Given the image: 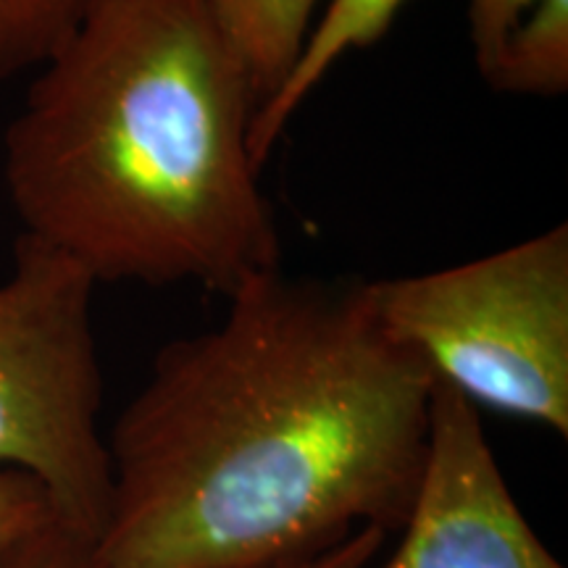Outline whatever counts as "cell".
Returning <instances> with one entry per match:
<instances>
[{
    "mask_svg": "<svg viewBox=\"0 0 568 568\" xmlns=\"http://www.w3.org/2000/svg\"><path fill=\"white\" fill-rule=\"evenodd\" d=\"M84 9L88 0H0V84L45 67Z\"/></svg>",
    "mask_w": 568,
    "mask_h": 568,
    "instance_id": "9c48e42d",
    "label": "cell"
},
{
    "mask_svg": "<svg viewBox=\"0 0 568 568\" xmlns=\"http://www.w3.org/2000/svg\"><path fill=\"white\" fill-rule=\"evenodd\" d=\"M403 3L406 0H329L287 80L255 111L251 124L255 166H264L287 124L308 101L311 92L324 82V77L335 69V63L351 51L374 45L389 30Z\"/></svg>",
    "mask_w": 568,
    "mask_h": 568,
    "instance_id": "52a82bcc",
    "label": "cell"
},
{
    "mask_svg": "<svg viewBox=\"0 0 568 568\" xmlns=\"http://www.w3.org/2000/svg\"><path fill=\"white\" fill-rule=\"evenodd\" d=\"M245 61L205 0H88L3 138L24 234L98 284L232 297L282 268Z\"/></svg>",
    "mask_w": 568,
    "mask_h": 568,
    "instance_id": "7a4b0ae2",
    "label": "cell"
},
{
    "mask_svg": "<svg viewBox=\"0 0 568 568\" xmlns=\"http://www.w3.org/2000/svg\"><path fill=\"white\" fill-rule=\"evenodd\" d=\"M395 343L474 406L568 437V226L443 272L366 282Z\"/></svg>",
    "mask_w": 568,
    "mask_h": 568,
    "instance_id": "3957f363",
    "label": "cell"
},
{
    "mask_svg": "<svg viewBox=\"0 0 568 568\" xmlns=\"http://www.w3.org/2000/svg\"><path fill=\"white\" fill-rule=\"evenodd\" d=\"M385 531L376 527H361L353 535H347L329 548L308 552V556H297L280 564L264 568H366L368 560L376 556V550L385 542Z\"/></svg>",
    "mask_w": 568,
    "mask_h": 568,
    "instance_id": "7c38bea8",
    "label": "cell"
},
{
    "mask_svg": "<svg viewBox=\"0 0 568 568\" xmlns=\"http://www.w3.org/2000/svg\"><path fill=\"white\" fill-rule=\"evenodd\" d=\"M9 568H98L92 542L55 521L11 560Z\"/></svg>",
    "mask_w": 568,
    "mask_h": 568,
    "instance_id": "8fae6325",
    "label": "cell"
},
{
    "mask_svg": "<svg viewBox=\"0 0 568 568\" xmlns=\"http://www.w3.org/2000/svg\"><path fill=\"white\" fill-rule=\"evenodd\" d=\"M174 339L105 437L98 568H264L361 527L400 531L435 374L376 318L366 282L272 272Z\"/></svg>",
    "mask_w": 568,
    "mask_h": 568,
    "instance_id": "6da1fadb",
    "label": "cell"
},
{
    "mask_svg": "<svg viewBox=\"0 0 568 568\" xmlns=\"http://www.w3.org/2000/svg\"><path fill=\"white\" fill-rule=\"evenodd\" d=\"M403 531L385 568H564L510 495L474 403L437 376Z\"/></svg>",
    "mask_w": 568,
    "mask_h": 568,
    "instance_id": "5b68a950",
    "label": "cell"
},
{
    "mask_svg": "<svg viewBox=\"0 0 568 568\" xmlns=\"http://www.w3.org/2000/svg\"><path fill=\"white\" fill-rule=\"evenodd\" d=\"M468 27L493 90L531 98L568 90V0H468Z\"/></svg>",
    "mask_w": 568,
    "mask_h": 568,
    "instance_id": "8992f818",
    "label": "cell"
},
{
    "mask_svg": "<svg viewBox=\"0 0 568 568\" xmlns=\"http://www.w3.org/2000/svg\"><path fill=\"white\" fill-rule=\"evenodd\" d=\"M226 38L245 61L258 105L301 59L322 0H205Z\"/></svg>",
    "mask_w": 568,
    "mask_h": 568,
    "instance_id": "ba28073f",
    "label": "cell"
},
{
    "mask_svg": "<svg viewBox=\"0 0 568 568\" xmlns=\"http://www.w3.org/2000/svg\"><path fill=\"white\" fill-rule=\"evenodd\" d=\"M55 521L61 518L38 479L17 468H0V568H9L11 560Z\"/></svg>",
    "mask_w": 568,
    "mask_h": 568,
    "instance_id": "30bf717a",
    "label": "cell"
},
{
    "mask_svg": "<svg viewBox=\"0 0 568 568\" xmlns=\"http://www.w3.org/2000/svg\"><path fill=\"white\" fill-rule=\"evenodd\" d=\"M95 287L74 258L24 232L0 282V468L38 479L63 527L90 542L111 500Z\"/></svg>",
    "mask_w": 568,
    "mask_h": 568,
    "instance_id": "277c9868",
    "label": "cell"
}]
</instances>
